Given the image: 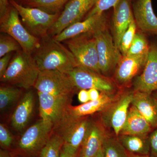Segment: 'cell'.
Segmentation results:
<instances>
[{
    "mask_svg": "<svg viewBox=\"0 0 157 157\" xmlns=\"http://www.w3.org/2000/svg\"><path fill=\"white\" fill-rule=\"evenodd\" d=\"M33 58L39 71H57L67 73L78 67L74 56L61 42L48 36L42 38Z\"/></svg>",
    "mask_w": 157,
    "mask_h": 157,
    "instance_id": "6da1fadb",
    "label": "cell"
},
{
    "mask_svg": "<svg viewBox=\"0 0 157 157\" xmlns=\"http://www.w3.org/2000/svg\"><path fill=\"white\" fill-rule=\"evenodd\" d=\"M39 72L32 55L21 49L16 52L12 57L0 80L5 84L29 90L34 87Z\"/></svg>",
    "mask_w": 157,
    "mask_h": 157,
    "instance_id": "7a4b0ae2",
    "label": "cell"
},
{
    "mask_svg": "<svg viewBox=\"0 0 157 157\" xmlns=\"http://www.w3.org/2000/svg\"><path fill=\"white\" fill-rule=\"evenodd\" d=\"M34 87L70 104L78 90L67 73L57 71H40Z\"/></svg>",
    "mask_w": 157,
    "mask_h": 157,
    "instance_id": "3957f363",
    "label": "cell"
},
{
    "mask_svg": "<svg viewBox=\"0 0 157 157\" xmlns=\"http://www.w3.org/2000/svg\"><path fill=\"white\" fill-rule=\"evenodd\" d=\"M91 118L74 116L67 111L54 124L53 132L60 137L64 144L78 152L86 135Z\"/></svg>",
    "mask_w": 157,
    "mask_h": 157,
    "instance_id": "277c9868",
    "label": "cell"
},
{
    "mask_svg": "<svg viewBox=\"0 0 157 157\" xmlns=\"http://www.w3.org/2000/svg\"><path fill=\"white\" fill-rule=\"evenodd\" d=\"M0 30L3 33L11 36L19 43L23 50L31 54L41 45L39 38L32 35L23 25L18 11L12 6L1 18Z\"/></svg>",
    "mask_w": 157,
    "mask_h": 157,
    "instance_id": "5b68a950",
    "label": "cell"
},
{
    "mask_svg": "<svg viewBox=\"0 0 157 157\" xmlns=\"http://www.w3.org/2000/svg\"><path fill=\"white\" fill-rule=\"evenodd\" d=\"M10 3L18 11L27 29L38 38L48 36L49 30L60 15L59 13L50 14L38 8L25 7L14 0H10Z\"/></svg>",
    "mask_w": 157,
    "mask_h": 157,
    "instance_id": "8992f818",
    "label": "cell"
},
{
    "mask_svg": "<svg viewBox=\"0 0 157 157\" xmlns=\"http://www.w3.org/2000/svg\"><path fill=\"white\" fill-rule=\"evenodd\" d=\"M134 92V90L119 92L114 101L100 112L99 120L106 129H112L116 137L119 135L125 122Z\"/></svg>",
    "mask_w": 157,
    "mask_h": 157,
    "instance_id": "52a82bcc",
    "label": "cell"
},
{
    "mask_svg": "<svg viewBox=\"0 0 157 157\" xmlns=\"http://www.w3.org/2000/svg\"><path fill=\"white\" fill-rule=\"evenodd\" d=\"M65 42L76 59L78 67L101 73L99 67L97 43L93 33L80 35Z\"/></svg>",
    "mask_w": 157,
    "mask_h": 157,
    "instance_id": "ba28073f",
    "label": "cell"
},
{
    "mask_svg": "<svg viewBox=\"0 0 157 157\" xmlns=\"http://www.w3.org/2000/svg\"><path fill=\"white\" fill-rule=\"evenodd\" d=\"M93 34L97 43L99 70L107 77L115 71L123 56L106 27L98 30Z\"/></svg>",
    "mask_w": 157,
    "mask_h": 157,
    "instance_id": "9c48e42d",
    "label": "cell"
},
{
    "mask_svg": "<svg viewBox=\"0 0 157 157\" xmlns=\"http://www.w3.org/2000/svg\"><path fill=\"white\" fill-rule=\"evenodd\" d=\"M54 124L42 119L30 127L20 138L18 147L23 152L34 154L41 152L53 132Z\"/></svg>",
    "mask_w": 157,
    "mask_h": 157,
    "instance_id": "30bf717a",
    "label": "cell"
},
{
    "mask_svg": "<svg viewBox=\"0 0 157 157\" xmlns=\"http://www.w3.org/2000/svg\"><path fill=\"white\" fill-rule=\"evenodd\" d=\"M66 73L78 90L94 88L109 94L118 92L115 83L101 73L81 67H77Z\"/></svg>",
    "mask_w": 157,
    "mask_h": 157,
    "instance_id": "8fae6325",
    "label": "cell"
},
{
    "mask_svg": "<svg viewBox=\"0 0 157 157\" xmlns=\"http://www.w3.org/2000/svg\"><path fill=\"white\" fill-rule=\"evenodd\" d=\"M94 0H69L64 9L49 30L48 35L55 36L68 26L81 21L92 8Z\"/></svg>",
    "mask_w": 157,
    "mask_h": 157,
    "instance_id": "7c38bea8",
    "label": "cell"
},
{
    "mask_svg": "<svg viewBox=\"0 0 157 157\" xmlns=\"http://www.w3.org/2000/svg\"><path fill=\"white\" fill-rule=\"evenodd\" d=\"M133 81L135 91L152 94L157 90V45H151L142 73Z\"/></svg>",
    "mask_w": 157,
    "mask_h": 157,
    "instance_id": "4fadbf2b",
    "label": "cell"
},
{
    "mask_svg": "<svg viewBox=\"0 0 157 157\" xmlns=\"http://www.w3.org/2000/svg\"><path fill=\"white\" fill-rule=\"evenodd\" d=\"M107 21V16L105 13L95 14L86 17L84 21L71 25L53 37L59 42H65L80 35L92 33L98 30L106 27Z\"/></svg>",
    "mask_w": 157,
    "mask_h": 157,
    "instance_id": "5bb4252c",
    "label": "cell"
},
{
    "mask_svg": "<svg viewBox=\"0 0 157 157\" xmlns=\"http://www.w3.org/2000/svg\"><path fill=\"white\" fill-rule=\"evenodd\" d=\"M108 134L100 120L91 119L88 130L78 150L79 157H94L100 151Z\"/></svg>",
    "mask_w": 157,
    "mask_h": 157,
    "instance_id": "9a60e30c",
    "label": "cell"
},
{
    "mask_svg": "<svg viewBox=\"0 0 157 157\" xmlns=\"http://www.w3.org/2000/svg\"><path fill=\"white\" fill-rule=\"evenodd\" d=\"M148 55L122 56L114 71L118 84L122 86H127L134 79L144 67Z\"/></svg>",
    "mask_w": 157,
    "mask_h": 157,
    "instance_id": "2e32d148",
    "label": "cell"
},
{
    "mask_svg": "<svg viewBox=\"0 0 157 157\" xmlns=\"http://www.w3.org/2000/svg\"><path fill=\"white\" fill-rule=\"evenodd\" d=\"M113 38L117 47L119 48L122 37L135 20L131 0H120L113 8Z\"/></svg>",
    "mask_w": 157,
    "mask_h": 157,
    "instance_id": "e0dca14e",
    "label": "cell"
},
{
    "mask_svg": "<svg viewBox=\"0 0 157 157\" xmlns=\"http://www.w3.org/2000/svg\"><path fill=\"white\" fill-rule=\"evenodd\" d=\"M132 9L139 28L145 33L157 34V17L153 9L152 0H135Z\"/></svg>",
    "mask_w": 157,
    "mask_h": 157,
    "instance_id": "ac0fdd59",
    "label": "cell"
},
{
    "mask_svg": "<svg viewBox=\"0 0 157 157\" xmlns=\"http://www.w3.org/2000/svg\"><path fill=\"white\" fill-rule=\"evenodd\" d=\"M35 105V94L29 90L22 96L11 117V125L15 130L21 131L25 128L33 116Z\"/></svg>",
    "mask_w": 157,
    "mask_h": 157,
    "instance_id": "d6986e66",
    "label": "cell"
},
{
    "mask_svg": "<svg viewBox=\"0 0 157 157\" xmlns=\"http://www.w3.org/2000/svg\"><path fill=\"white\" fill-rule=\"evenodd\" d=\"M132 105L137 108L153 128H157V100L155 96L135 91Z\"/></svg>",
    "mask_w": 157,
    "mask_h": 157,
    "instance_id": "ffe728a7",
    "label": "cell"
},
{
    "mask_svg": "<svg viewBox=\"0 0 157 157\" xmlns=\"http://www.w3.org/2000/svg\"><path fill=\"white\" fill-rule=\"evenodd\" d=\"M119 92L116 94H109L101 92L100 98L94 101L77 106H70L68 109L69 113L74 116H90L97 112H101L106 109L114 101Z\"/></svg>",
    "mask_w": 157,
    "mask_h": 157,
    "instance_id": "44dd1931",
    "label": "cell"
},
{
    "mask_svg": "<svg viewBox=\"0 0 157 157\" xmlns=\"http://www.w3.org/2000/svg\"><path fill=\"white\" fill-rule=\"evenodd\" d=\"M153 128L137 108L131 105L120 135H147Z\"/></svg>",
    "mask_w": 157,
    "mask_h": 157,
    "instance_id": "7402d4cb",
    "label": "cell"
},
{
    "mask_svg": "<svg viewBox=\"0 0 157 157\" xmlns=\"http://www.w3.org/2000/svg\"><path fill=\"white\" fill-rule=\"evenodd\" d=\"M149 135H120L117 138L128 152L135 154L149 155L150 144Z\"/></svg>",
    "mask_w": 157,
    "mask_h": 157,
    "instance_id": "603a6c76",
    "label": "cell"
},
{
    "mask_svg": "<svg viewBox=\"0 0 157 157\" xmlns=\"http://www.w3.org/2000/svg\"><path fill=\"white\" fill-rule=\"evenodd\" d=\"M102 151L104 157H128V151L117 137L108 133L103 142Z\"/></svg>",
    "mask_w": 157,
    "mask_h": 157,
    "instance_id": "cb8c5ba5",
    "label": "cell"
},
{
    "mask_svg": "<svg viewBox=\"0 0 157 157\" xmlns=\"http://www.w3.org/2000/svg\"><path fill=\"white\" fill-rule=\"evenodd\" d=\"M22 94L21 88L6 84L0 87V109L6 110L19 99Z\"/></svg>",
    "mask_w": 157,
    "mask_h": 157,
    "instance_id": "d4e9b609",
    "label": "cell"
},
{
    "mask_svg": "<svg viewBox=\"0 0 157 157\" xmlns=\"http://www.w3.org/2000/svg\"><path fill=\"white\" fill-rule=\"evenodd\" d=\"M69 0H26L29 7L36 8L50 14L59 13Z\"/></svg>",
    "mask_w": 157,
    "mask_h": 157,
    "instance_id": "484cf974",
    "label": "cell"
},
{
    "mask_svg": "<svg viewBox=\"0 0 157 157\" xmlns=\"http://www.w3.org/2000/svg\"><path fill=\"white\" fill-rule=\"evenodd\" d=\"M64 141L52 132L50 138L40 152L41 157H60Z\"/></svg>",
    "mask_w": 157,
    "mask_h": 157,
    "instance_id": "4316f807",
    "label": "cell"
},
{
    "mask_svg": "<svg viewBox=\"0 0 157 157\" xmlns=\"http://www.w3.org/2000/svg\"><path fill=\"white\" fill-rule=\"evenodd\" d=\"M150 46L143 34L136 33L132 45L126 55L138 56L148 54Z\"/></svg>",
    "mask_w": 157,
    "mask_h": 157,
    "instance_id": "83f0119b",
    "label": "cell"
},
{
    "mask_svg": "<svg viewBox=\"0 0 157 157\" xmlns=\"http://www.w3.org/2000/svg\"><path fill=\"white\" fill-rule=\"evenodd\" d=\"M5 34V33H4ZM21 47L14 39L8 34H1L0 37V57L7 54L21 50Z\"/></svg>",
    "mask_w": 157,
    "mask_h": 157,
    "instance_id": "f1b7e54d",
    "label": "cell"
},
{
    "mask_svg": "<svg viewBox=\"0 0 157 157\" xmlns=\"http://www.w3.org/2000/svg\"><path fill=\"white\" fill-rule=\"evenodd\" d=\"M136 29L137 25L134 20L129 25L128 28L122 37L119 49L123 56L127 54L132 45L136 35Z\"/></svg>",
    "mask_w": 157,
    "mask_h": 157,
    "instance_id": "f546056e",
    "label": "cell"
},
{
    "mask_svg": "<svg viewBox=\"0 0 157 157\" xmlns=\"http://www.w3.org/2000/svg\"><path fill=\"white\" fill-rule=\"evenodd\" d=\"M120 0H94L92 9L86 17L95 14H103L110 8H113Z\"/></svg>",
    "mask_w": 157,
    "mask_h": 157,
    "instance_id": "4dcf8cb0",
    "label": "cell"
},
{
    "mask_svg": "<svg viewBox=\"0 0 157 157\" xmlns=\"http://www.w3.org/2000/svg\"><path fill=\"white\" fill-rule=\"evenodd\" d=\"M13 137L6 126L0 124V144L2 147L8 148L13 141Z\"/></svg>",
    "mask_w": 157,
    "mask_h": 157,
    "instance_id": "1f68e13d",
    "label": "cell"
},
{
    "mask_svg": "<svg viewBox=\"0 0 157 157\" xmlns=\"http://www.w3.org/2000/svg\"><path fill=\"white\" fill-rule=\"evenodd\" d=\"M150 144V155L151 157H157V128L149 135Z\"/></svg>",
    "mask_w": 157,
    "mask_h": 157,
    "instance_id": "d6a6232c",
    "label": "cell"
},
{
    "mask_svg": "<svg viewBox=\"0 0 157 157\" xmlns=\"http://www.w3.org/2000/svg\"><path fill=\"white\" fill-rule=\"evenodd\" d=\"M12 53L7 54L0 59V77L3 76L9 67L12 58Z\"/></svg>",
    "mask_w": 157,
    "mask_h": 157,
    "instance_id": "836d02e7",
    "label": "cell"
},
{
    "mask_svg": "<svg viewBox=\"0 0 157 157\" xmlns=\"http://www.w3.org/2000/svg\"><path fill=\"white\" fill-rule=\"evenodd\" d=\"M60 157H79L78 151H73L67 146L63 144L61 151Z\"/></svg>",
    "mask_w": 157,
    "mask_h": 157,
    "instance_id": "e575fe53",
    "label": "cell"
},
{
    "mask_svg": "<svg viewBox=\"0 0 157 157\" xmlns=\"http://www.w3.org/2000/svg\"><path fill=\"white\" fill-rule=\"evenodd\" d=\"M78 101L82 104L87 103L90 101L88 90H81L78 93Z\"/></svg>",
    "mask_w": 157,
    "mask_h": 157,
    "instance_id": "d590c367",
    "label": "cell"
},
{
    "mask_svg": "<svg viewBox=\"0 0 157 157\" xmlns=\"http://www.w3.org/2000/svg\"><path fill=\"white\" fill-rule=\"evenodd\" d=\"M9 0H0V18L5 16L9 10Z\"/></svg>",
    "mask_w": 157,
    "mask_h": 157,
    "instance_id": "8d00e7d4",
    "label": "cell"
},
{
    "mask_svg": "<svg viewBox=\"0 0 157 157\" xmlns=\"http://www.w3.org/2000/svg\"><path fill=\"white\" fill-rule=\"evenodd\" d=\"M88 93L90 101L97 100L100 98L101 95V92L96 89L92 88L88 90Z\"/></svg>",
    "mask_w": 157,
    "mask_h": 157,
    "instance_id": "74e56055",
    "label": "cell"
},
{
    "mask_svg": "<svg viewBox=\"0 0 157 157\" xmlns=\"http://www.w3.org/2000/svg\"><path fill=\"white\" fill-rule=\"evenodd\" d=\"M128 157H151L150 155H141L135 154L128 152Z\"/></svg>",
    "mask_w": 157,
    "mask_h": 157,
    "instance_id": "f35d334b",
    "label": "cell"
},
{
    "mask_svg": "<svg viewBox=\"0 0 157 157\" xmlns=\"http://www.w3.org/2000/svg\"><path fill=\"white\" fill-rule=\"evenodd\" d=\"M0 157H11L9 153L6 150L1 149L0 151Z\"/></svg>",
    "mask_w": 157,
    "mask_h": 157,
    "instance_id": "ab89813d",
    "label": "cell"
},
{
    "mask_svg": "<svg viewBox=\"0 0 157 157\" xmlns=\"http://www.w3.org/2000/svg\"><path fill=\"white\" fill-rule=\"evenodd\" d=\"M94 157H104V154H103V151H102V148L101 149L100 151L97 154V155Z\"/></svg>",
    "mask_w": 157,
    "mask_h": 157,
    "instance_id": "60d3db41",
    "label": "cell"
},
{
    "mask_svg": "<svg viewBox=\"0 0 157 157\" xmlns=\"http://www.w3.org/2000/svg\"><path fill=\"white\" fill-rule=\"evenodd\" d=\"M155 94V97L156 98L157 100V90L156 91Z\"/></svg>",
    "mask_w": 157,
    "mask_h": 157,
    "instance_id": "b9f144b4",
    "label": "cell"
},
{
    "mask_svg": "<svg viewBox=\"0 0 157 157\" xmlns=\"http://www.w3.org/2000/svg\"><path fill=\"white\" fill-rule=\"evenodd\" d=\"M131 1H132V0H131Z\"/></svg>",
    "mask_w": 157,
    "mask_h": 157,
    "instance_id": "7bdbcfd3",
    "label": "cell"
}]
</instances>
